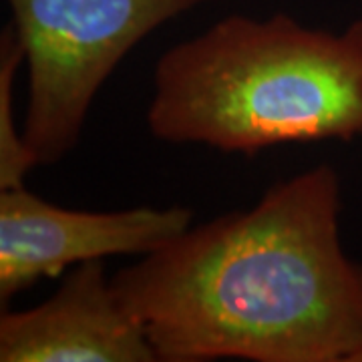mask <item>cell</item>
<instances>
[{
	"mask_svg": "<svg viewBox=\"0 0 362 362\" xmlns=\"http://www.w3.org/2000/svg\"><path fill=\"white\" fill-rule=\"evenodd\" d=\"M356 362H362V352H361V354H358V358H356Z\"/></svg>",
	"mask_w": 362,
	"mask_h": 362,
	"instance_id": "obj_7",
	"label": "cell"
},
{
	"mask_svg": "<svg viewBox=\"0 0 362 362\" xmlns=\"http://www.w3.org/2000/svg\"><path fill=\"white\" fill-rule=\"evenodd\" d=\"M2 362H157L103 262L73 268L49 300L0 316Z\"/></svg>",
	"mask_w": 362,
	"mask_h": 362,
	"instance_id": "obj_5",
	"label": "cell"
},
{
	"mask_svg": "<svg viewBox=\"0 0 362 362\" xmlns=\"http://www.w3.org/2000/svg\"><path fill=\"white\" fill-rule=\"evenodd\" d=\"M340 180L316 165L192 226L111 278L157 361L356 362L362 266L340 242Z\"/></svg>",
	"mask_w": 362,
	"mask_h": 362,
	"instance_id": "obj_1",
	"label": "cell"
},
{
	"mask_svg": "<svg viewBox=\"0 0 362 362\" xmlns=\"http://www.w3.org/2000/svg\"><path fill=\"white\" fill-rule=\"evenodd\" d=\"M25 51V139L39 165L75 147L105 81L168 21L211 0H6Z\"/></svg>",
	"mask_w": 362,
	"mask_h": 362,
	"instance_id": "obj_3",
	"label": "cell"
},
{
	"mask_svg": "<svg viewBox=\"0 0 362 362\" xmlns=\"http://www.w3.org/2000/svg\"><path fill=\"white\" fill-rule=\"evenodd\" d=\"M147 125L171 145L242 156L362 139V18L332 33L230 14L159 57Z\"/></svg>",
	"mask_w": 362,
	"mask_h": 362,
	"instance_id": "obj_2",
	"label": "cell"
},
{
	"mask_svg": "<svg viewBox=\"0 0 362 362\" xmlns=\"http://www.w3.org/2000/svg\"><path fill=\"white\" fill-rule=\"evenodd\" d=\"M189 207L83 211L54 206L25 185L0 189V302L66 268L113 256H147L192 228Z\"/></svg>",
	"mask_w": 362,
	"mask_h": 362,
	"instance_id": "obj_4",
	"label": "cell"
},
{
	"mask_svg": "<svg viewBox=\"0 0 362 362\" xmlns=\"http://www.w3.org/2000/svg\"><path fill=\"white\" fill-rule=\"evenodd\" d=\"M21 65L25 51L11 25L0 35V189L23 187L30 169L39 165L14 119V81Z\"/></svg>",
	"mask_w": 362,
	"mask_h": 362,
	"instance_id": "obj_6",
	"label": "cell"
}]
</instances>
